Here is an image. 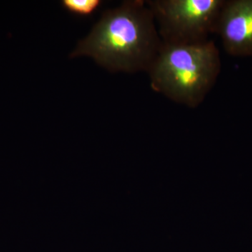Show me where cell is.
I'll use <instances>...</instances> for the list:
<instances>
[{
    "label": "cell",
    "instance_id": "7a4b0ae2",
    "mask_svg": "<svg viewBox=\"0 0 252 252\" xmlns=\"http://www.w3.org/2000/svg\"><path fill=\"white\" fill-rule=\"evenodd\" d=\"M221 61L213 41L187 45L163 44L148 72L151 88L172 102L199 107L220 76Z\"/></svg>",
    "mask_w": 252,
    "mask_h": 252
},
{
    "label": "cell",
    "instance_id": "6da1fadb",
    "mask_svg": "<svg viewBox=\"0 0 252 252\" xmlns=\"http://www.w3.org/2000/svg\"><path fill=\"white\" fill-rule=\"evenodd\" d=\"M162 45L146 1L129 0L104 11L70 57L90 56L112 72H147Z\"/></svg>",
    "mask_w": 252,
    "mask_h": 252
},
{
    "label": "cell",
    "instance_id": "3957f363",
    "mask_svg": "<svg viewBox=\"0 0 252 252\" xmlns=\"http://www.w3.org/2000/svg\"><path fill=\"white\" fill-rule=\"evenodd\" d=\"M225 0L146 1L163 44H196L210 40Z\"/></svg>",
    "mask_w": 252,
    "mask_h": 252
},
{
    "label": "cell",
    "instance_id": "277c9868",
    "mask_svg": "<svg viewBox=\"0 0 252 252\" xmlns=\"http://www.w3.org/2000/svg\"><path fill=\"white\" fill-rule=\"evenodd\" d=\"M216 34L227 54L235 57L252 56V0H225Z\"/></svg>",
    "mask_w": 252,
    "mask_h": 252
},
{
    "label": "cell",
    "instance_id": "5b68a950",
    "mask_svg": "<svg viewBox=\"0 0 252 252\" xmlns=\"http://www.w3.org/2000/svg\"><path fill=\"white\" fill-rule=\"evenodd\" d=\"M101 0H63L62 6L69 13L81 17L92 16L101 7Z\"/></svg>",
    "mask_w": 252,
    "mask_h": 252
}]
</instances>
